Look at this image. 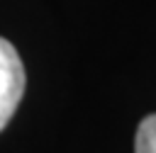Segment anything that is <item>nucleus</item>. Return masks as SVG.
I'll use <instances>...</instances> for the list:
<instances>
[{"instance_id":"obj_2","label":"nucleus","mask_w":156,"mask_h":153,"mask_svg":"<svg viewBox=\"0 0 156 153\" xmlns=\"http://www.w3.org/2000/svg\"><path fill=\"white\" fill-rule=\"evenodd\" d=\"M134 151L136 153H156V114H149L141 119L134 138Z\"/></svg>"},{"instance_id":"obj_1","label":"nucleus","mask_w":156,"mask_h":153,"mask_svg":"<svg viewBox=\"0 0 156 153\" xmlns=\"http://www.w3.org/2000/svg\"><path fill=\"white\" fill-rule=\"evenodd\" d=\"M24 95V66L17 49L0 36V131L12 119Z\"/></svg>"}]
</instances>
